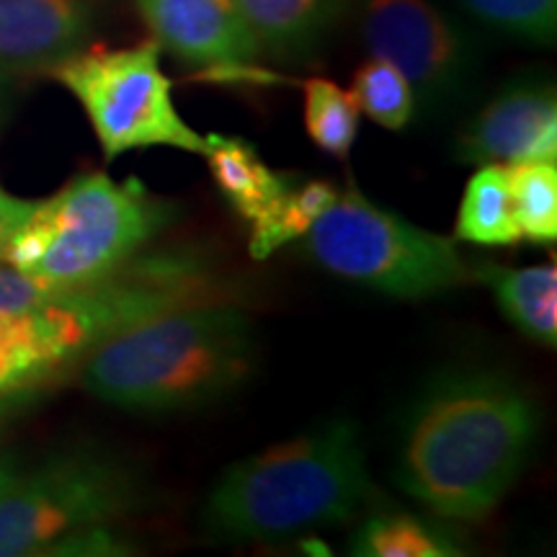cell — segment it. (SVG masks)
Here are the masks:
<instances>
[{"label": "cell", "instance_id": "obj_22", "mask_svg": "<svg viewBox=\"0 0 557 557\" xmlns=\"http://www.w3.org/2000/svg\"><path fill=\"white\" fill-rule=\"evenodd\" d=\"M480 26L524 45L549 47L557 37V0H457Z\"/></svg>", "mask_w": 557, "mask_h": 557}, {"label": "cell", "instance_id": "obj_5", "mask_svg": "<svg viewBox=\"0 0 557 557\" xmlns=\"http://www.w3.org/2000/svg\"><path fill=\"white\" fill-rule=\"evenodd\" d=\"M227 284L212 256L194 246L145 248L114 274L86 287L58 292L32 308L54 369L81 361L90 348L163 312L227 302Z\"/></svg>", "mask_w": 557, "mask_h": 557}, {"label": "cell", "instance_id": "obj_10", "mask_svg": "<svg viewBox=\"0 0 557 557\" xmlns=\"http://www.w3.org/2000/svg\"><path fill=\"white\" fill-rule=\"evenodd\" d=\"M459 163H527L557 160V94L540 75H521L459 129L455 139Z\"/></svg>", "mask_w": 557, "mask_h": 557}, {"label": "cell", "instance_id": "obj_4", "mask_svg": "<svg viewBox=\"0 0 557 557\" xmlns=\"http://www.w3.org/2000/svg\"><path fill=\"white\" fill-rule=\"evenodd\" d=\"M176 220V201L139 178L83 173L50 199L34 201L3 261L50 292L78 289L114 274Z\"/></svg>", "mask_w": 557, "mask_h": 557}, {"label": "cell", "instance_id": "obj_15", "mask_svg": "<svg viewBox=\"0 0 557 557\" xmlns=\"http://www.w3.org/2000/svg\"><path fill=\"white\" fill-rule=\"evenodd\" d=\"M261 52L305 58L323 45L348 0H235Z\"/></svg>", "mask_w": 557, "mask_h": 557}, {"label": "cell", "instance_id": "obj_11", "mask_svg": "<svg viewBox=\"0 0 557 557\" xmlns=\"http://www.w3.org/2000/svg\"><path fill=\"white\" fill-rule=\"evenodd\" d=\"M160 50L191 65L240 67L261 54L235 0H135Z\"/></svg>", "mask_w": 557, "mask_h": 557}, {"label": "cell", "instance_id": "obj_12", "mask_svg": "<svg viewBox=\"0 0 557 557\" xmlns=\"http://www.w3.org/2000/svg\"><path fill=\"white\" fill-rule=\"evenodd\" d=\"M99 0H0V78L52 70L81 52Z\"/></svg>", "mask_w": 557, "mask_h": 557}, {"label": "cell", "instance_id": "obj_1", "mask_svg": "<svg viewBox=\"0 0 557 557\" xmlns=\"http://www.w3.org/2000/svg\"><path fill=\"white\" fill-rule=\"evenodd\" d=\"M537 436V403L506 369H438L403 410L395 483L438 519L483 521L524 475Z\"/></svg>", "mask_w": 557, "mask_h": 557}, {"label": "cell", "instance_id": "obj_2", "mask_svg": "<svg viewBox=\"0 0 557 557\" xmlns=\"http://www.w3.org/2000/svg\"><path fill=\"white\" fill-rule=\"evenodd\" d=\"M256 364L253 318L233 302H207L163 312L90 348L81 382L111 408L171 416L230 398Z\"/></svg>", "mask_w": 557, "mask_h": 557}, {"label": "cell", "instance_id": "obj_6", "mask_svg": "<svg viewBox=\"0 0 557 557\" xmlns=\"http://www.w3.org/2000/svg\"><path fill=\"white\" fill-rule=\"evenodd\" d=\"M320 269L393 299H431L462 287L470 269L455 240L369 201L348 186L305 235Z\"/></svg>", "mask_w": 557, "mask_h": 557}, {"label": "cell", "instance_id": "obj_14", "mask_svg": "<svg viewBox=\"0 0 557 557\" xmlns=\"http://www.w3.org/2000/svg\"><path fill=\"white\" fill-rule=\"evenodd\" d=\"M209 176L218 186L220 197L233 207L243 222L261 218L278 197H284L295 184V176L269 169L259 150L243 137L207 135Z\"/></svg>", "mask_w": 557, "mask_h": 557}, {"label": "cell", "instance_id": "obj_24", "mask_svg": "<svg viewBox=\"0 0 557 557\" xmlns=\"http://www.w3.org/2000/svg\"><path fill=\"white\" fill-rule=\"evenodd\" d=\"M32 207L34 201L13 197L11 191H5L3 186H0V261L5 259V250H9L18 227L24 225V220L29 218Z\"/></svg>", "mask_w": 557, "mask_h": 557}, {"label": "cell", "instance_id": "obj_17", "mask_svg": "<svg viewBox=\"0 0 557 557\" xmlns=\"http://www.w3.org/2000/svg\"><path fill=\"white\" fill-rule=\"evenodd\" d=\"M455 238L485 248L517 246L521 240L513 220L508 165L483 163L465 186L455 222Z\"/></svg>", "mask_w": 557, "mask_h": 557}, {"label": "cell", "instance_id": "obj_8", "mask_svg": "<svg viewBox=\"0 0 557 557\" xmlns=\"http://www.w3.org/2000/svg\"><path fill=\"white\" fill-rule=\"evenodd\" d=\"M160 52L156 39L116 50L90 47L50 70L86 111L109 163L148 148L207 152V135H199L173 103V83L160 67Z\"/></svg>", "mask_w": 557, "mask_h": 557}, {"label": "cell", "instance_id": "obj_20", "mask_svg": "<svg viewBox=\"0 0 557 557\" xmlns=\"http://www.w3.org/2000/svg\"><path fill=\"white\" fill-rule=\"evenodd\" d=\"M305 129L325 156L348 158L359 135V107L354 96L333 81H305Z\"/></svg>", "mask_w": 557, "mask_h": 557}, {"label": "cell", "instance_id": "obj_13", "mask_svg": "<svg viewBox=\"0 0 557 557\" xmlns=\"http://www.w3.org/2000/svg\"><path fill=\"white\" fill-rule=\"evenodd\" d=\"M472 278L483 282L496 299L500 315L534 344L557 346V267H500L485 261L472 269Z\"/></svg>", "mask_w": 557, "mask_h": 557}, {"label": "cell", "instance_id": "obj_3", "mask_svg": "<svg viewBox=\"0 0 557 557\" xmlns=\"http://www.w3.org/2000/svg\"><path fill=\"white\" fill-rule=\"evenodd\" d=\"M372 493L361 431L336 418L230 465L199 519L214 542H274L346 524Z\"/></svg>", "mask_w": 557, "mask_h": 557}, {"label": "cell", "instance_id": "obj_26", "mask_svg": "<svg viewBox=\"0 0 557 557\" xmlns=\"http://www.w3.org/2000/svg\"><path fill=\"white\" fill-rule=\"evenodd\" d=\"M21 470H24V465H21V459L16 455H11V451H0V493L9 491L13 480L21 475Z\"/></svg>", "mask_w": 557, "mask_h": 557}, {"label": "cell", "instance_id": "obj_7", "mask_svg": "<svg viewBox=\"0 0 557 557\" xmlns=\"http://www.w3.org/2000/svg\"><path fill=\"white\" fill-rule=\"evenodd\" d=\"M156 487L129 459L103 449H67L21 470L0 493V557L45 555L47 547L152 508Z\"/></svg>", "mask_w": 557, "mask_h": 557}, {"label": "cell", "instance_id": "obj_21", "mask_svg": "<svg viewBox=\"0 0 557 557\" xmlns=\"http://www.w3.org/2000/svg\"><path fill=\"white\" fill-rule=\"evenodd\" d=\"M348 94L357 101L359 114H367L377 127L403 132L416 120V96L406 75L385 58H369L357 73Z\"/></svg>", "mask_w": 557, "mask_h": 557}, {"label": "cell", "instance_id": "obj_19", "mask_svg": "<svg viewBox=\"0 0 557 557\" xmlns=\"http://www.w3.org/2000/svg\"><path fill=\"white\" fill-rule=\"evenodd\" d=\"M511 207L521 240L549 246L557 240V169L547 160L508 165Z\"/></svg>", "mask_w": 557, "mask_h": 557}, {"label": "cell", "instance_id": "obj_23", "mask_svg": "<svg viewBox=\"0 0 557 557\" xmlns=\"http://www.w3.org/2000/svg\"><path fill=\"white\" fill-rule=\"evenodd\" d=\"M52 295H58V292L41 287L34 278L13 269L11 263L0 261V315L32 310Z\"/></svg>", "mask_w": 557, "mask_h": 557}, {"label": "cell", "instance_id": "obj_16", "mask_svg": "<svg viewBox=\"0 0 557 557\" xmlns=\"http://www.w3.org/2000/svg\"><path fill=\"white\" fill-rule=\"evenodd\" d=\"M348 553L359 557H459L468 547L444 519L380 508L357 527Z\"/></svg>", "mask_w": 557, "mask_h": 557}, {"label": "cell", "instance_id": "obj_25", "mask_svg": "<svg viewBox=\"0 0 557 557\" xmlns=\"http://www.w3.org/2000/svg\"><path fill=\"white\" fill-rule=\"evenodd\" d=\"M39 387H24V389H11V393H0V429L9 426V423L18 413H24L32 403H37Z\"/></svg>", "mask_w": 557, "mask_h": 557}, {"label": "cell", "instance_id": "obj_9", "mask_svg": "<svg viewBox=\"0 0 557 557\" xmlns=\"http://www.w3.org/2000/svg\"><path fill=\"white\" fill-rule=\"evenodd\" d=\"M361 37L374 58L406 75L416 116H442L470 94L478 47L462 24L431 0H367Z\"/></svg>", "mask_w": 557, "mask_h": 557}, {"label": "cell", "instance_id": "obj_18", "mask_svg": "<svg viewBox=\"0 0 557 557\" xmlns=\"http://www.w3.org/2000/svg\"><path fill=\"white\" fill-rule=\"evenodd\" d=\"M336 197L338 186L331 181H295L284 197L250 222V256L256 261H267L278 248L302 240Z\"/></svg>", "mask_w": 557, "mask_h": 557}]
</instances>
